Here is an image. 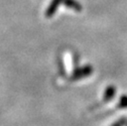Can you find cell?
Wrapping results in <instances>:
<instances>
[{
	"label": "cell",
	"instance_id": "cell-2",
	"mask_svg": "<svg viewBox=\"0 0 127 126\" xmlns=\"http://www.w3.org/2000/svg\"><path fill=\"white\" fill-rule=\"evenodd\" d=\"M61 3H62V0H52L51 4L49 5V7L46 10V13H45L46 17H48V18L52 17L57 12V9L59 8Z\"/></svg>",
	"mask_w": 127,
	"mask_h": 126
},
{
	"label": "cell",
	"instance_id": "cell-5",
	"mask_svg": "<svg viewBox=\"0 0 127 126\" xmlns=\"http://www.w3.org/2000/svg\"><path fill=\"white\" fill-rule=\"evenodd\" d=\"M119 108H127V95H122L119 102H118Z\"/></svg>",
	"mask_w": 127,
	"mask_h": 126
},
{
	"label": "cell",
	"instance_id": "cell-4",
	"mask_svg": "<svg viewBox=\"0 0 127 126\" xmlns=\"http://www.w3.org/2000/svg\"><path fill=\"white\" fill-rule=\"evenodd\" d=\"M115 91H116V88L114 85H109L106 87L105 91H104V101H109L110 99L113 98V96L115 95Z\"/></svg>",
	"mask_w": 127,
	"mask_h": 126
},
{
	"label": "cell",
	"instance_id": "cell-6",
	"mask_svg": "<svg viewBox=\"0 0 127 126\" xmlns=\"http://www.w3.org/2000/svg\"><path fill=\"white\" fill-rule=\"evenodd\" d=\"M124 124H125V120L124 119H120V120L116 121L114 124H112L111 126H123Z\"/></svg>",
	"mask_w": 127,
	"mask_h": 126
},
{
	"label": "cell",
	"instance_id": "cell-3",
	"mask_svg": "<svg viewBox=\"0 0 127 126\" xmlns=\"http://www.w3.org/2000/svg\"><path fill=\"white\" fill-rule=\"evenodd\" d=\"M62 3L64 6H66L68 8H71V9H73L76 12H80L81 9H82L81 5L77 1H75V0H62Z\"/></svg>",
	"mask_w": 127,
	"mask_h": 126
},
{
	"label": "cell",
	"instance_id": "cell-1",
	"mask_svg": "<svg viewBox=\"0 0 127 126\" xmlns=\"http://www.w3.org/2000/svg\"><path fill=\"white\" fill-rule=\"evenodd\" d=\"M93 71V68L91 65L89 64H86V65H83L81 67H78L76 68L72 75H71V79L72 80H77V79H80V78H83V77H86L88 75H90Z\"/></svg>",
	"mask_w": 127,
	"mask_h": 126
}]
</instances>
